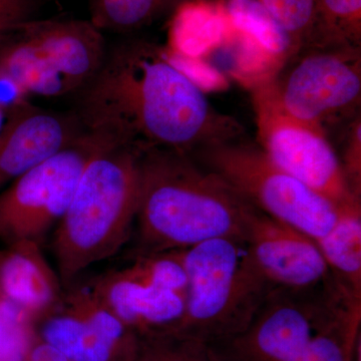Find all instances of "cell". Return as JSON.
<instances>
[{
	"label": "cell",
	"mask_w": 361,
	"mask_h": 361,
	"mask_svg": "<svg viewBox=\"0 0 361 361\" xmlns=\"http://www.w3.org/2000/svg\"><path fill=\"white\" fill-rule=\"evenodd\" d=\"M77 99L75 113L87 132L142 148L191 155L244 135L241 123L216 110L169 52L145 40L108 49Z\"/></svg>",
	"instance_id": "cell-1"
},
{
	"label": "cell",
	"mask_w": 361,
	"mask_h": 361,
	"mask_svg": "<svg viewBox=\"0 0 361 361\" xmlns=\"http://www.w3.org/2000/svg\"><path fill=\"white\" fill-rule=\"evenodd\" d=\"M255 211L188 154L142 148L137 255L185 250L217 238L245 241Z\"/></svg>",
	"instance_id": "cell-2"
},
{
	"label": "cell",
	"mask_w": 361,
	"mask_h": 361,
	"mask_svg": "<svg viewBox=\"0 0 361 361\" xmlns=\"http://www.w3.org/2000/svg\"><path fill=\"white\" fill-rule=\"evenodd\" d=\"M142 152L109 139L85 166L52 240L63 288L129 240L139 204Z\"/></svg>",
	"instance_id": "cell-3"
},
{
	"label": "cell",
	"mask_w": 361,
	"mask_h": 361,
	"mask_svg": "<svg viewBox=\"0 0 361 361\" xmlns=\"http://www.w3.org/2000/svg\"><path fill=\"white\" fill-rule=\"evenodd\" d=\"M108 47L90 20H33L0 39V75L26 97H77L96 77Z\"/></svg>",
	"instance_id": "cell-4"
},
{
	"label": "cell",
	"mask_w": 361,
	"mask_h": 361,
	"mask_svg": "<svg viewBox=\"0 0 361 361\" xmlns=\"http://www.w3.org/2000/svg\"><path fill=\"white\" fill-rule=\"evenodd\" d=\"M182 255L188 284L180 334L245 329L275 289L256 269L244 240H208Z\"/></svg>",
	"instance_id": "cell-5"
},
{
	"label": "cell",
	"mask_w": 361,
	"mask_h": 361,
	"mask_svg": "<svg viewBox=\"0 0 361 361\" xmlns=\"http://www.w3.org/2000/svg\"><path fill=\"white\" fill-rule=\"evenodd\" d=\"M190 156L256 210L314 240L324 236L344 210L278 167L244 135L204 147Z\"/></svg>",
	"instance_id": "cell-6"
},
{
	"label": "cell",
	"mask_w": 361,
	"mask_h": 361,
	"mask_svg": "<svg viewBox=\"0 0 361 361\" xmlns=\"http://www.w3.org/2000/svg\"><path fill=\"white\" fill-rule=\"evenodd\" d=\"M269 84L288 115L329 137L361 114V49L303 45L277 68Z\"/></svg>",
	"instance_id": "cell-7"
},
{
	"label": "cell",
	"mask_w": 361,
	"mask_h": 361,
	"mask_svg": "<svg viewBox=\"0 0 361 361\" xmlns=\"http://www.w3.org/2000/svg\"><path fill=\"white\" fill-rule=\"evenodd\" d=\"M258 146L275 165L341 209L361 207L330 137L278 104L269 78L252 85Z\"/></svg>",
	"instance_id": "cell-8"
},
{
	"label": "cell",
	"mask_w": 361,
	"mask_h": 361,
	"mask_svg": "<svg viewBox=\"0 0 361 361\" xmlns=\"http://www.w3.org/2000/svg\"><path fill=\"white\" fill-rule=\"evenodd\" d=\"M110 137L87 134L0 190V241L7 245L35 242L58 225L85 166Z\"/></svg>",
	"instance_id": "cell-9"
},
{
	"label": "cell",
	"mask_w": 361,
	"mask_h": 361,
	"mask_svg": "<svg viewBox=\"0 0 361 361\" xmlns=\"http://www.w3.org/2000/svg\"><path fill=\"white\" fill-rule=\"evenodd\" d=\"M37 322L40 341L71 361H132L137 351L135 332L87 283L66 287L61 302Z\"/></svg>",
	"instance_id": "cell-10"
},
{
	"label": "cell",
	"mask_w": 361,
	"mask_h": 361,
	"mask_svg": "<svg viewBox=\"0 0 361 361\" xmlns=\"http://www.w3.org/2000/svg\"><path fill=\"white\" fill-rule=\"evenodd\" d=\"M253 264L275 289L319 290L334 280L317 242L256 210L245 238Z\"/></svg>",
	"instance_id": "cell-11"
},
{
	"label": "cell",
	"mask_w": 361,
	"mask_h": 361,
	"mask_svg": "<svg viewBox=\"0 0 361 361\" xmlns=\"http://www.w3.org/2000/svg\"><path fill=\"white\" fill-rule=\"evenodd\" d=\"M87 132L75 111L58 113L23 102L6 114L0 130V190L73 146Z\"/></svg>",
	"instance_id": "cell-12"
},
{
	"label": "cell",
	"mask_w": 361,
	"mask_h": 361,
	"mask_svg": "<svg viewBox=\"0 0 361 361\" xmlns=\"http://www.w3.org/2000/svg\"><path fill=\"white\" fill-rule=\"evenodd\" d=\"M90 290L135 334L177 332L186 310V293L142 283L111 270L90 280Z\"/></svg>",
	"instance_id": "cell-13"
},
{
	"label": "cell",
	"mask_w": 361,
	"mask_h": 361,
	"mask_svg": "<svg viewBox=\"0 0 361 361\" xmlns=\"http://www.w3.org/2000/svg\"><path fill=\"white\" fill-rule=\"evenodd\" d=\"M63 292L40 244L18 242L0 250V293L30 323L51 312Z\"/></svg>",
	"instance_id": "cell-14"
},
{
	"label": "cell",
	"mask_w": 361,
	"mask_h": 361,
	"mask_svg": "<svg viewBox=\"0 0 361 361\" xmlns=\"http://www.w3.org/2000/svg\"><path fill=\"white\" fill-rule=\"evenodd\" d=\"M315 241L336 283L361 301V207L344 209L331 229Z\"/></svg>",
	"instance_id": "cell-15"
},
{
	"label": "cell",
	"mask_w": 361,
	"mask_h": 361,
	"mask_svg": "<svg viewBox=\"0 0 361 361\" xmlns=\"http://www.w3.org/2000/svg\"><path fill=\"white\" fill-rule=\"evenodd\" d=\"M227 7L234 25L254 39L276 70L296 51L290 35L259 0H229Z\"/></svg>",
	"instance_id": "cell-16"
},
{
	"label": "cell",
	"mask_w": 361,
	"mask_h": 361,
	"mask_svg": "<svg viewBox=\"0 0 361 361\" xmlns=\"http://www.w3.org/2000/svg\"><path fill=\"white\" fill-rule=\"evenodd\" d=\"M173 0H90V20L102 32H130L148 25Z\"/></svg>",
	"instance_id": "cell-17"
},
{
	"label": "cell",
	"mask_w": 361,
	"mask_h": 361,
	"mask_svg": "<svg viewBox=\"0 0 361 361\" xmlns=\"http://www.w3.org/2000/svg\"><path fill=\"white\" fill-rule=\"evenodd\" d=\"M223 32L224 21L213 9L188 6L176 16L173 39L179 54H195L218 42Z\"/></svg>",
	"instance_id": "cell-18"
},
{
	"label": "cell",
	"mask_w": 361,
	"mask_h": 361,
	"mask_svg": "<svg viewBox=\"0 0 361 361\" xmlns=\"http://www.w3.org/2000/svg\"><path fill=\"white\" fill-rule=\"evenodd\" d=\"M123 269L142 283L186 293L188 278L182 250L137 255L134 262Z\"/></svg>",
	"instance_id": "cell-19"
},
{
	"label": "cell",
	"mask_w": 361,
	"mask_h": 361,
	"mask_svg": "<svg viewBox=\"0 0 361 361\" xmlns=\"http://www.w3.org/2000/svg\"><path fill=\"white\" fill-rule=\"evenodd\" d=\"M299 47L310 44L314 33L316 0H259Z\"/></svg>",
	"instance_id": "cell-20"
},
{
	"label": "cell",
	"mask_w": 361,
	"mask_h": 361,
	"mask_svg": "<svg viewBox=\"0 0 361 361\" xmlns=\"http://www.w3.org/2000/svg\"><path fill=\"white\" fill-rule=\"evenodd\" d=\"M30 322L0 293V360L23 355L30 346Z\"/></svg>",
	"instance_id": "cell-21"
},
{
	"label": "cell",
	"mask_w": 361,
	"mask_h": 361,
	"mask_svg": "<svg viewBox=\"0 0 361 361\" xmlns=\"http://www.w3.org/2000/svg\"><path fill=\"white\" fill-rule=\"evenodd\" d=\"M339 134L342 135L339 160L351 189L361 197V114L339 130Z\"/></svg>",
	"instance_id": "cell-22"
},
{
	"label": "cell",
	"mask_w": 361,
	"mask_h": 361,
	"mask_svg": "<svg viewBox=\"0 0 361 361\" xmlns=\"http://www.w3.org/2000/svg\"><path fill=\"white\" fill-rule=\"evenodd\" d=\"M320 8L332 25H343L346 44L360 47L361 0H320Z\"/></svg>",
	"instance_id": "cell-23"
},
{
	"label": "cell",
	"mask_w": 361,
	"mask_h": 361,
	"mask_svg": "<svg viewBox=\"0 0 361 361\" xmlns=\"http://www.w3.org/2000/svg\"><path fill=\"white\" fill-rule=\"evenodd\" d=\"M37 0H0V39L23 23L37 20Z\"/></svg>",
	"instance_id": "cell-24"
},
{
	"label": "cell",
	"mask_w": 361,
	"mask_h": 361,
	"mask_svg": "<svg viewBox=\"0 0 361 361\" xmlns=\"http://www.w3.org/2000/svg\"><path fill=\"white\" fill-rule=\"evenodd\" d=\"M299 361H345L344 350L336 336L322 334L311 337L310 343Z\"/></svg>",
	"instance_id": "cell-25"
},
{
	"label": "cell",
	"mask_w": 361,
	"mask_h": 361,
	"mask_svg": "<svg viewBox=\"0 0 361 361\" xmlns=\"http://www.w3.org/2000/svg\"><path fill=\"white\" fill-rule=\"evenodd\" d=\"M149 348L140 353L137 348L134 360L135 361H194L191 358L190 353H188L184 349L174 350L167 348V344L154 343L149 344Z\"/></svg>",
	"instance_id": "cell-26"
},
{
	"label": "cell",
	"mask_w": 361,
	"mask_h": 361,
	"mask_svg": "<svg viewBox=\"0 0 361 361\" xmlns=\"http://www.w3.org/2000/svg\"><path fill=\"white\" fill-rule=\"evenodd\" d=\"M25 353L6 356V357L2 358L0 361H25Z\"/></svg>",
	"instance_id": "cell-27"
},
{
	"label": "cell",
	"mask_w": 361,
	"mask_h": 361,
	"mask_svg": "<svg viewBox=\"0 0 361 361\" xmlns=\"http://www.w3.org/2000/svg\"><path fill=\"white\" fill-rule=\"evenodd\" d=\"M6 113L2 109H0V130L2 129V126H4V121H6Z\"/></svg>",
	"instance_id": "cell-28"
}]
</instances>
